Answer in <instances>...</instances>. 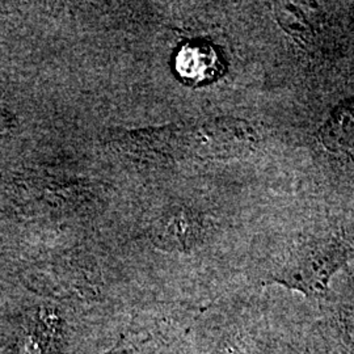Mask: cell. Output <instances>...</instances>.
I'll return each instance as SVG.
<instances>
[{"label": "cell", "instance_id": "cell-1", "mask_svg": "<svg viewBox=\"0 0 354 354\" xmlns=\"http://www.w3.org/2000/svg\"><path fill=\"white\" fill-rule=\"evenodd\" d=\"M352 257L354 247L340 236L304 238L281 261L274 281L307 297H323L333 274Z\"/></svg>", "mask_w": 354, "mask_h": 354}, {"label": "cell", "instance_id": "cell-2", "mask_svg": "<svg viewBox=\"0 0 354 354\" xmlns=\"http://www.w3.org/2000/svg\"><path fill=\"white\" fill-rule=\"evenodd\" d=\"M188 145L203 159L227 160L251 153L257 145V136L245 121L221 117L197 127L190 134Z\"/></svg>", "mask_w": 354, "mask_h": 354}, {"label": "cell", "instance_id": "cell-3", "mask_svg": "<svg viewBox=\"0 0 354 354\" xmlns=\"http://www.w3.org/2000/svg\"><path fill=\"white\" fill-rule=\"evenodd\" d=\"M322 143L335 152L354 150V99L342 102L319 131Z\"/></svg>", "mask_w": 354, "mask_h": 354}, {"label": "cell", "instance_id": "cell-4", "mask_svg": "<svg viewBox=\"0 0 354 354\" xmlns=\"http://www.w3.org/2000/svg\"><path fill=\"white\" fill-rule=\"evenodd\" d=\"M203 225L197 215L188 210H177L165 215L156 226L158 236L167 244L188 248L201 236Z\"/></svg>", "mask_w": 354, "mask_h": 354}, {"label": "cell", "instance_id": "cell-5", "mask_svg": "<svg viewBox=\"0 0 354 354\" xmlns=\"http://www.w3.org/2000/svg\"><path fill=\"white\" fill-rule=\"evenodd\" d=\"M216 64L215 51L205 46H187L177 55V71L187 80L201 82L214 75Z\"/></svg>", "mask_w": 354, "mask_h": 354}, {"label": "cell", "instance_id": "cell-6", "mask_svg": "<svg viewBox=\"0 0 354 354\" xmlns=\"http://www.w3.org/2000/svg\"><path fill=\"white\" fill-rule=\"evenodd\" d=\"M174 134L165 129L140 131L127 137V149L145 159H165L174 147Z\"/></svg>", "mask_w": 354, "mask_h": 354}, {"label": "cell", "instance_id": "cell-7", "mask_svg": "<svg viewBox=\"0 0 354 354\" xmlns=\"http://www.w3.org/2000/svg\"><path fill=\"white\" fill-rule=\"evenodd\" d=\"M274 17L279 21L281 28L289 33L291 37L298 41L301 45L310 44L311 37L314 36L313 28L306 20L304 13L299 8L292 4L281 1L274 4Z\"/></svg>", "mask_w": 354, "mask_h": 354}, {"label": "cell", "instance_id": "cell-8", "mask_svg": "<svg viewBox=\"0 0 354 354\" xmlns=\"http://www.w3.org/2000/svg\"><path fill=\"white\" fill-rule=\"evenodd\" d=\"M345 354H354V306H345L337 311L333 320Z\"/></svg>", "mask_w": 354, "mask_h": 354}, {"label": "cell", "instance_id": "cell-9", "mask_svg": "<svg viewBox=\"0 0 354 354\" xmlns=\"http://www.w3.org/2000/svg\"><path fill=\"white\" fill-rule=\"evenodd\" d=\"M8 127H10V121L4 114H0V136L4 134L8 130Z\"/></svg>", "mask_w": 354, "mask_h": 354}]
</instances>
